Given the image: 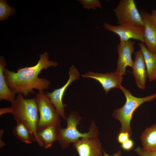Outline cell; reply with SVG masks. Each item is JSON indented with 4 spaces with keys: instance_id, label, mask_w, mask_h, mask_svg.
<instances>
[{
    "instance_id": "obj_1",
    "label": "cell",
    "mask_w": 156,
    "mask_h": 156,
    "mask_svg": "<svg viewBox=\"0 0 156 156\" xmlns=\"http://www.w3.org/2000/svg\"><path fill=\"white\" fill-rule=\"evenodd\" d=\"M49 59L48 53L45 52L40 55V59L35 66L19 68L16 72L5 68L3 73L10 89L16 94L21 93L26 97L30 94H34V89L39 92L48 88L51 82L38 76L42 70L58 65L57 62Z\"/></svg>"
},
{
    "instance_id": "obj_2",
    "label": "cell",
    "mask_w": 156,
    "mask_h": 156,
    "mask_svg": "<svg viewBox=\"0 0 156 156\" xmlns=\"http://www.w3.org/2000/svg\"><path fill=\"white\" fill-rule=\"evenodd\" d=\"M38 111L35 98H24L23 95L17 94L10 107L1 108V115L10 113L13 116L17 122L23 123L33 134L34 141L40 146V143L37 135V127L39 119Z\"/></svg>"
},
{
    "instance_id": "obj_3",
    "label": "cell",
    "mask_w": 156,
    "mask_h": 156,
    "mask_svg": "<svg viewBox=\"0 0 156 156\" xmlns=\"http://www.w3.org/2000/svg\"><path fill=\"white\" fill-rule=\"evenodd\" d=\"M82 119L79 113L75 111L70 113L66 118L67 127L61 129L58 141L62 148H67L70 143H74L83 138H98L99 131L93 120L90 125L88 132L81 133L78 130L77 127Z\"/></svg>"
},
{
    "instance_id": "obj_4",
    "label": "cell",
    "mask_w": 156,
    "mask_h": 156,
    "mask_svg": "<svg viewBox=\"0 0 156 156\" xmlns=\"http://www.w3.org/2000/svg\"><path fill=\"white\" fill-rule=\"evenodd\" d=\"M120 89L124 93L126 101L122 107L114 110L112 116L121 122V126L119 132H127L131 136L132 133L130 123L134 112L144 103L155 99L156 93L145 97L138 98L133 96L130 91L122 86Z\"/></svg>"
},
{
    "instance_id": "obj_5",
    "label": "cell",
    "mask_w": 156,
    "mask_h": 156,
    "mask_svg": "<svg viewBox=\"0 0 156 156\" xmlns=\"http://www.w3.org/2000/svg\"><path fill=\"white\" fill-rule=\"evenodd\" d=\"M35 98L39 113L36 132L49 125L60 124V116L44 91H39Z\"/></svg>"
},
{
    "instance_id": "obj_6",
    "label": "cell",
    "mask_w": 156,
    "mask_h": 156,
    "mask_svg": "<svg viewBox=\"0 0 156 156\" xmlns=\"http://www.w3.org/2000/svg\"><path fill=\"white\" fill-rule=\"evenodd\" d=\"M113 11L117 18L118 25L128 23L144 27L142 16L134 0H121Z\"/></svg>"
},
{
    "instance_id": "obj_7",
    "label": "cell",
    "mask_w": 156,
    "mask_h": 156,
    "mask_svg": "<svg viewBox=\"0 0 156 156\" xmlns=\"http://www.w3.org/2000/svg\"><path fill=\"white\" fill-rule=\"evenodd\" d=\"M69 79L66 83L62 87L54 89L50 92H46L45 94L55 107L61 117L66 120L64 108L66 105L63 102V98L64 93L68 87L74 81L79 78L80 73L74 65H72L68 73Z\"/></svg>"
},
{
    "instance_id": "obj_8",
    "label": "cell",
    "mask_w": 156,
    "mask_h": 156,
    "mask_svg": "<svg viewBox=\"0 0 156 156\" xmlns=\"http://www.w3.org/2000/svg\"><path fill=\"white\" fill-rule=\"evenodd\" d=\"M103 26L105 29L118 35L121 41H127L133 39L144 42V27L128 23L116 26L106 22L104 23Z\"/></svg>"
},
{
    "instance_id": "obj_9",
    "label": "cell",
    "mask_w": 156,
    "mask_h": 156,
    "mask_svg": "<svg viewBox=\"0 0 156 156\" xmlns=\"http://www.w3.org/2000/svg\"><path fill=\"white\" fill-rule=\"evenodd\" d=\"M135 43V41L130 40L127 41L120 40L117 45L118 57L115 72L122 76L125 75L127 67H132L133 62L132 55L134 52Z\"/></svg>"
},
{
    "instance_id": "obj_10",
    "label": "cell",
    "mask_w": 156,
    "mask_h": 156,
    "mask_svg": "<svg viewBox=\"0 0 156 156\" xmlns=\"http://www.w3.org/2000/svg\"><path fill=\"white\" fill-rule=\"evenodd\" d=\"M81 76L83 78H92L97 81L101 85L106 94L112 88L120 89L122 87L121 85L122 76L115 72L99 73L89 71L82 75Z\"/></svg>"
},
{
    "instance_id": "obj_11",
    "label": "cell",
    "mask_w": 156,
    "mask_h": 156,
    "mask_svg": "<svg viewBox=\"0 0 156 156\" xmlns=\"http://www.w3.org/2000/svg\"><path fill=\"white\" fill-rule=\"evenodd\" d=\"M79 156H103V149L98 138H83L73 143Z\"/></svg>"
},
{
    "instance_id": "obj_12",
    "label": "cell",
    "mask_w": 156,
    "mask_h": 156,
    "mask_svg": "<svg viewBox=\"0 0 156 156\" xmlns=\"http://www.w3.org/2000/svg\"><path fill=\"white\" fill-rule=\"evenodd\" d=\"M144 23V42L147 49L156 54V24L151 14L142 10L140 12Z\"/></svg>"
},
{
    "instance_id": "obj_13",
    "label": "cell",
    "mask_w": 156,
    "mask_h": 156,
    "mask_svg": "<svg viewBox=\"0 0 156 156\" xmlns=\"http://www.w3.org/2000/svg\"><path fill=\"white\" fill-rule=\"evenodd\" d=\"M62 128L60 124H53L37 131V135L40 143L41 147L45 149L50 148L54 142L58 141Z\"/></svg>"
},
{
    "instance_id": "obj_14",
    "label": "cell",
    "mask_w": 156,
    "mask_h": 156,
    "mask_svg": "<svg viewBox=\"0 0 156 156\" xmlns=\"http://www.w3.org/2000/svg\"><path fill=\"white\" fill-rule=\"evenodd\" d=\"M132 68L137 86L140 89H145L147 74L143 56L140 49L135 53V59Z\"/></svg>"
},
{
    "instance_id": "obj_15",
    "label": "cell",
    "mask_w": 156,
    "mask_h": 156,
    "mask_svg": "<svg viewBox=\"0 0 156 156\" xmlns=\"http://www.w3.org/2000/svg\"><path fill=\"white\" fill-rule=\"evenodd\" d=\"M143 55L147 75L150 81L156 79V54L150 51L143 42L138 43Z\"/></svg>"
},
{
    "instance_id": "obj_16",
    "label": "cell",
    "mask_w": 156,
    "mask_h": 156,
    "mask_svg": "<svg viewBox=\"0 0 156 156\" xmlns=\"http://www.w3.org/2000/svg\"><path fill=\"white\" fill-rule=\"evenodd\" d=\"M6 62L4 57H0V101L5 100L11 103L14 101L16 94L8 86L3 73Z\"/></svg>"
},
{
    "instance_id": "obj_17",
    "label": "cell",
    "mask_w": 156,
    "mask_h": 156,
    "mask_svg": "<svg viewBox=\"0 0 156 156\" xmlns=\"http://www.w3.org/2000/svg\"><path fill=\"white\" fill-rule=\"evenodd\" d=\"M140 139L144 150L156 151V123L145 129L140 136Z\"/></svg>"
},
{
    "instance_id": "obj_18",
    "label": "cell",
    "mask_w": 156,
    "mask_h": 156,
    "mask_svg": "<svg viewBox=\"0 0 156 156\" xmlns=\"http://www.w3.org/2000/svg\"><path fill=\"white\" fill-rule=\"evenodd\" d=\"M13 133L18 139L27 144L34 141L33 134L25 125L20 122H17L13 130Z\"/></svg>"
},
{
    "instance_id": "obj_19",
    "label": "cell",
    "mask_w": 156,
    "mask_h": 156,
    "mask_svg": "<svg viewBox=\"0 0 156 156\" xmlns=\"http://www.w3.org/2000/svg\"><path fill=\"white\" fill-rule=\"evenodd\" d=\"M15 12V9L7 5V1L0 0V20L4 21L8 17L13 15Z\"/></svg>"
},
{
    "instance_id": "obj_20",
    "label": "cell",
    "mask_w": 156,
    "mask_h": 156,
    "mask_svg": "<svg viewBox=\"0 0 156 156\" xmlns=\"http://www.w3.org/2000/svg\"><path fill=\"white\" fill-rule=\"evenodd\" d=\"M84 8L96 10V7L102 9L100 2L98 0H77Z\"/></svg>"
},
{
    "instance_id": "obj_21",
    "label": "cell",
    "mask_w": 156,
    "mask_h": 156,
    "mask_svg": "<svg viewBox=\"0 0 156 156\" xmlns=\"http://www.w3.org/2000/svg\"><path fill=\"white\" fill-rule=\"evenodd\" d=\"M135 151L140 156H156V151H147L140 147H137L135 149Z\"/></svg>"
},
{
    "instance_id": "obj_22",
    "label": "cell",
    "mask_w": 156,
    "mask_h": 156,
    "mask_svg": "<svg viewBox=\"0 0 156 156\" xmlns=\"http://www.w3.org/2000/svg\"><path fill=\"white\" fill-rule=\"evenodd\" d=\"M130 136V135L127 132H119L117 139L118 142L122 144L129 139Z\"/></svg>"
},
{
    "instance_id": "obj_23",
    "label": "cell",
    "mask_w": 156,
    "mask_h": 156,
    "mask_svg": "<svg viewBox=\"0 0 156 156\" xmlns=\"http://www.w3.org/2000/svg\"><path fill=\"white\" fill-rule=\"evenodd\" d=\"M121 144V148L123 150L129 151L131 150L133 148L134 142L132 140L129 139Z\"/></svg>"
},
{
    "instance_id": "obj_24",
    "label": "cell",
    "mask_w": 156,
    "mask_h": 156,
    "mask_svg": "<svg viewBox=\"0 0 156 156\" xmlns=\"http://www.w3.org/2000/svg\"><path fill=\"white\" fill-rule=\"evenodd\" d=\"M150 14L151 17L153 20L156 24V10H152L151 11Z\"/></svg>"
},
{
    "instance_id": "obj_25",
    "label": "cell",
    "mask_w": 156,
    "mask_h": 156,
    "mask_svg": "<svg viewBox=\"0 0 156 156\" xmlns=\"http://www.w3.org/2000/svg\"><path fill=\"white\" fill-rule=\"evenodd\" d=\"M103 156H121V152L120 151H118L117 152L115 153L112 156H110L107 154L103 150Z\"/></svg>"
}]
</instances>
